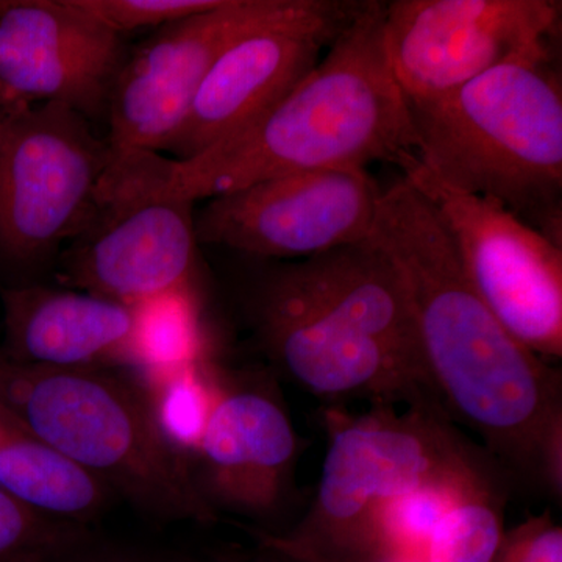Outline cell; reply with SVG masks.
<instances>
[{"label":"cell","mask_w":562,"mask_h":562,"mask_svg":"<svg viewBox=\"0 0 562 562\" xmlns=\"http://www.w3.org/2000/svg\"><path fill=\"white\" fill-rule=\"evenodd\" d=\"M0 487L32 512L70 525L90 519L110 487L0 414Z\"/></svg>","instance_id":"e0dca14e"},{"label":"cell","mask_w":562,"mask_h":562,"mask_svg":"<svg viewBox=\"0 0 562 562\" xmlns=\"http://www.w3.org/2000/svg\"><path fill=\"white\" fill-rule=\"evenodd\" d=\"M224 562H286L281 560V558L276 557V554L271 552H266V550L260 549L258 547L257 554H246V557H235L232 560H227Z\"/></svg>","instance_id":"d4e9b609"},{"label":"cell","mask_w":562,"mask_h":562,"mask_svg":"<svg viewBox=\"0 0 562 562\" xmlns=\"http://www.w3.org/2000/svg\"><path fill=\"white\" fill-rule=\"evenodd\" d=\"M513 495L509 487H495L462 498L432 532L425 562H492L506 530V506Z\"/></svg>","instance_id":"ffe728a7"},{"label":"cell","mask_w":562,"mask_h":562,"mask_svg":"<svg viewBox=\"0 0 562 562\" xmlns=\"http://www.w3.org/2000/svg\"><path fill=\"white\" fill-rule=\"evenodd\" d=\"M3 121H5V113L0 109V131H2Z\"/></svg>","instance_id":"4316f807"},{"label":"cell","mask_w":562,"mask_h":562,"mask_svg":"<svg viewBox=\"0 0 562 562\" xmlns=\"http://www.w3.org/2000/svg\"><path fill=\"white\" fill-rule=\"evenodd\" d=\"M3 312L14 362L49 368L135 366V305L85 291L24 288L3 292Z\"/></svg>","instance_id":"2e32d148"},{"label":"cell","mask_w":562,"mask_h":562,"mask_svg":"<svg viewBox=\"0 0 562 562\" xmlns=\"http://www.w3.org/2000/svg\"><path fill=\"white\" fill-rule=\"evenodd\" d=\"M111 160L109 140L60 103L5 114L0 131V247L33 260L79 235Z\"/></svg>","instance_id":"8fae6325"},{"label":"cell","mask_w":562,"mask_h":562,"mask_svg":"<svg viewBox=\"0 0 562 562\" xmlns=\"http://www.w3.org/2000/svg\"><path fill=\"white\" fill-rule=\"evenodd\" d=\"M492 562H562V528L547 509L506 528Z\"/></svg>","instance_id":"603a6c76"},{"label":"cell","mask_w":562,"mask_h":562,"mask_svg":"<svg viewBox=\"0 0 562 562\" xmlns=\"http://www.w3.org/2000/svg\"><path fill=\"white\" fill-rule=\"evenodd\" d=\"M221 0H70L81 13L109 31L122 33L138 29H160L192 14L214 9Z\"/></svg>","instance_id":"7402d4cb"},{"label":"cell","mask_w":562,"mask_h":562,"mask_svg":"<svg viewBox=\"0 0 562 562\" xmlns=\"http://www.w3.org/2000/svg\"><path fill=\"white\" fill-rule=\"evenodd\" d=\"M554 0H394L384 49L408 105L438 101L487 70L557 52Z\"/></svg>","instance_id":"30bf717a"},{"label":"cell","mask_w":562,"mask_h":562,"mask_svg":"<svg viewBox=\"0 0 562 562\" xmlns=\"http://www.w3.org/2000/svg\"><path fill=\"white\" fill-rule=\"evenodd\" d=\"M382 192L368 169L288 173L210 199L194 217L195 238L255 257L306 260L371 239Z\"/></svg>","instance_id":"7c38bea8"},{"label":"cell","mask_w":562,"mask_h":562,"mask_svg":"<svg viewBox=\"0 0 562 562\" xmlns=\"http://www.w3.org/2000/svg\"><path fill=\"white\" fill-rule=\"evenodd\" d=\"M395 166L435 211L473 290L503 327L543 360H560L562 246L501 203L450 187L414 154Z\"/></svg>","instance_id":"52a82bcc"},{"label":"cell","mask_w":562,"mask_h":562,"mask_svg":"<svg viewBox=\"0 0 562 562\" xmlns=\"http://www.w3.org/2000/svg\"><path fill=\"white\" fill-rule=\"evenodd\" d=\"M216 366L209 358L169 371L146 373V395L165 436L190 461L198 450L214 394Z\"/></svg>","instance_id":"d6986e66"},{"label":"cell","mask_w":562,"mask_h":562,"mask_svg":"<svg viewBox=\"0 0 562 562\" xmlns=\"http://www.w3.org/2000/svg\"><path fill=\"white\" fill-rule=\"evenodd\" d=\"M0 414L144 508L217 519L190 462L158 428L146 392L111 373L0 361Z\"/></svg>","instance_id":"5b68a950"},{"label":"cell","mask_w":562,"mask_h":562,"mask_svg":"<svg viewBox=\"0 0 562 562\" xmlns=\"http://www.w3.org/2000/svg\"><path fill=\"white\" fill-rule=\"evenodd\" d=\"M397 408L351 414L325 406L327 452L316 492L290 530L268 535L246 528L257 546L286 562H379L384 516L402 495L430 484L513 487L449 414Z\"/></svg>","instance_id":"3957f363"},{"label":"cell","mask_w":562,"mask_h":562,"mask_svg":"<svg viewBox=\"0 0 562 562\" xmlns=\"http://www.w3.org/2000/svg\"><path fill=\"white\" fill-rule=\"evenodd\" d=\"M290 5L291 0H221L155 29L128 49L106 103L111 149L168 150L222 52Z\"/></svg>","instance_id":"5bb4252c"},{"label":"cell","mask_w":562,"mask_h":562,"mask_svg":"<svg viewBox=\"0 0 562 562\" xmlns=\"http://www.w3.org/2000/svg\"><path fill=\"white\" fill-rule=\"evenodd\" d=\"M380 562H425V552H392Z\"/></svg>","instance_id":"484cf974"},{"label":"cell","mask_w":562,"mask_h":562,"mask_svg":"<svg viewBox=\"0 0 562 562\" xmlns=\"http://www.w3.org/2000/svg\"><path fill=\"white\" fill-rule=\"evenodd\" d=\"M125 41L70 0H0V109L60 103L105 116Z\"/></svg>","instance_id":"9a60e30c"},{"label":"cell","mask_w":562,"mask_h":562,"mask_svg":"<svg viewBox=\"0 0 562 562\" xmlns=\"http://www.w3.org/2000/svg\"><path fill=\"white\" fill-rule=\"evenodd\" d=\"M161 161L111 149L90 217L63 254V280L127 305L191 286L194 203L161 191Z\"/></svg>","instance_id":"8992f818"},{"label":"cell","mask_w":562,"mask_h":562,"mask_svg":"<svg viewBox=\"0 0 562 562\" xmlns=\"http://www.w3.org/2000/svg\"><path fill=\"white\" fill-rule=\"evenodd\" d=\"M249 312L277 371L327 406L364 401L449 414L430 375L314 302L283 269L262 277Z\"/></svg>","instance_id":"ba28073f"},{"label":"cell","mask_w":562,"mask_h":562,"mask_svg":"<svg viewBox=\"0 0 562 562\" xmlns=\"http://www.w3.org/2000/svg\"><path fill=\"white\" fill-rule=\"evenodd\" d=\"M373 238L397 266L425 362L454 425L479 438L514 494L562 501V373L473 290L446 228L405 179L383 191Z\"/></svg>","instance_id":"6da1fadb"},{"label":"cell","mask_w":562,"mask_h":562,"mask_svg":"<svg viewBox=\"0 0 562 562\" xmlns=\"http://www.w3.org/2000/svg\"><path fill=\"white\" fill-rule=\"evenodd\" d=\"M44 562H151L131 554L105 552L80 541Z\"/></svg>","instance_id":"cb8c5ba5"},{"label":"cell","mask_w":562,"mask_h":562,"mask_svg":"<svg viewBox=\"0 0 562 562\" xmlns=\"http://www.w3.org/2000/svg\"><path fill=\"white\" fill-rule=\"evenodd\" d=\"M279 387L268 375H228L216 366L214 394L192 462V482L211 512L251 520L280 535L301 519L310 498L299 490L306 449Z\"/></svg>","instance_id":"9c48e42d"},{"label":"cell","mask_w":562,"mask_h":562,"mask_svg":"<svg viewBox=\"0 0 562 562\" xmlns=\"http://www.w3.org/2000/svg\"><path fill=\"white\" fill-rule=\"evenodd\" d=\"M361 5L291 0L280 16L232 43L206 74L169 144L172 160H190L276 105L316 68Z\"/></svg>","instance_id":"4fadbf2b"},{"label":"cell","mask_w":562,"mask_h":562,"mask_svg":"<svg viewBox=\"0 0 562 562\" xmlns=\"http://www.w3.org/2000/svg\"><path fill=\"white\" fill-rule=\"evenodd\" d=\"M81 539L72 525L32 512L0 487V562H44Z\"/></svg>","instance_id":"44dd1931"},{"label":"cell","mask_w":562,"mask_h":562,"mask_svg":"<svg viewBox=\"0 0 562 562\" xmlns=\"http://www.w3.org/2000/svg\"><path fill=\"white\" fill-rule=\"evenodd\" d=\"M384 9L364 0L316 68L241 131L190 160L162 158L161 191L195 203L288 173L416 155L408 102L384 49Z\"/></svg>","instance_id":"7a4b0ae2"},{"label":"cell","mask_w":562,"mask_h":562,"mask_svg":"<svg viewBox=\"0 0 562 562\" xmlns=\"http://www.w3.org/2000/svg\"><path fill=\"white\" fill-rule=\"evenodd\" d=\"M136 361L143 375L209 358L201 312L191 286L139 303Z\"/></svg>","instance_id":"ac0fdd59"},{"label":"cell","mask_w":562,"mask_h":562,"mask_svg":"<svg viewBox=\"0 0 562 562\" xmlns=\"http://www.w3.org/2000/svg\"><path fill=\"white\" fill-rule=\"evenodd\" d=\"M558 55L487 70L438 101L408 105L416 157L562 244V83Z\"/></svg>","instance_id":"277c9868"}]
</instances>
